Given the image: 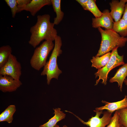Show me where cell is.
Here are the masks:
<instances>
[{
    "label": "cell",
    "mask_w": 127,
    "mask_h": 127,
    "mask_svg": "<svg viewBox=\"0 0 127 127\" xmlns=\"http://www.w3.org/2000/svg\"><path fill=\"white\" fill-rule=\"evenodd\" d=\"M50 16L48 14L38 15L36 24L32 27L30 31L31 33L29 44L35 48L42 41H54L58 35L55 24L50 21Z\"/></svg>",
    "instance_id": "obj_1"
},
{
    "label": "cell",
    "mask_w": 127,
    "mask_h": 127,
    "mask_svg": "<svg viewBox=\"0 0 127 127\" xmlns=\"http://www.w3.org/2000/svg\"><path fill=\"white\" fill-rule=\"evenodd\" d=\"M101 34V40L100 47L95 56H99L109 52L117 47L122 48L127 42V37L121 36L112 29L98 28Z\"/></svg>",
    "instance_id": "obj_2"
},
{
    "label": "cell",
    "mask_w": 127,
    "mask_h": 127,
    "mask_svg": "<svg viewBox=\"0 0 127 127\" xmlns=\"http://www.w3.org/2000/svg\"><path fill=\"white\" fill-rule=\"evenodd\" d=\"M54 41V49L49 60L47 62L40 74L42 76L46 75L47 82L48 85L50 84L52 79H58L59 75L62 72L59 68L57 63V57L62 52L61 49L62 42L61 37L57 35Z\"/></svg>",
    "instance_id": "obj_3"
},
{
    "label": "cell",
    "mask_w": 127,
    "mask_h": 127,
    "mask_svg": "<svg viewBox=\"0 0 127 127\" xmlns=\"http://www.w3.org/2000/svg\"><path fill=\"white\" fill-rule=\"evenodd\" d=\"M53 41L45 40L35 49L30 61L31 66L35 70L39 71L45 65L48 55L54 47Z\"/></svg>",
    "instance_id": "obj_4"
},
{
    "label": "cell",
    "mask_w": 127,
    "mask_h": 127,
    "mask_svg": "<svg viewBox=\"0 0 127 127\" xmlns=\"http://www.w3.org/2000/svg\"><path fill=\"white\" fill-rule=\"evenodd\" d=\"M117 47L113 49L111 52L110 58L106 64L101 68L98 69L95 75V78L99 77L96 80L95 85H97L101 79L102 80V83L105 85L107 84V75L109 72L113 68L120 65L125 64L123 61V56L119 55L118 53Z\"/></svg>",
    "instance_id": "obj_5"
},
{
    "label": "cell",
    "mask_w": 127,
    "mask_h": 127,
    "mask_svg": "<svg viewBox=\"0 0 127 127\" xmlns=\"http://www.w3.org/2000/svg\"><path fill=\"white\" fill-rule=\"evenodd\" d=\"M21 67L16 57L12 53L7 62L0 69V75L10 76L14 79L20 80L22 74Z\"/></svg>",
    "instance_id": "obj_6"
},
{
    "label": "cell",
    "mask_w": 127,
    "mask_h": 127,
    "mask_svg": "<svg viewBox=\"0 0 127 127\" xmlns=\"http://www.w3.org/2000/svg\"><path fill=\"white\" fill-rule=\"evenodd\" d=\"M94 111L96 113L94 117L92 116L87 121L85 122L72 112L65 111L73 114L83 124L89 127H105L108 124L112 117V113L108 111H105L103 113V111L95 110Z\"/></svg>",
    "instance_id": "obj_7"
},
{
    "label": "cell",
    "mask_w": 127,
    "mask_h": 127,
    "mask_svg": "<svg viewBox=\"0 0 127 127\" xmlns=\"http://www.w3.org/2000/svg\"><path fill=\"white\" fill-rule=\"evenodd\" d=\"M102 13L100 17L92 18V27L95 28L102 27L106 29H112L114 22L109 11L108 9H105Z\"/></svg>",
    "instance_id": "obj_8"
},
{
    "label": "cell",
    "mask_w": 127,
    "mask_h": 127,
    "mask_svg": "<svg viewBox=\"0 0 127 127\" xmlns=\"http://www.w3.org/2000/svg\"><path fill=\"white\" fill-rule=\"evenodd\" d=\"M22 84L20 80L9 76L0 75V90L3 92L15 91Z\"/></svg>",
    "instance_id": "obj_9"
},
{
    "label": "cell",
    "mask_w": 127,
    "mask_h": 127,
    "mask_svg": "<svg viewBox=\"0 0 127 127\" xmlns=\"http://www.w3.org/2000/svg\"><path fill=\"white\" fill-rule=\"evenodd\" d=\"M127 0H113L109 4L111 11L110 13L115 22L119 21L123 14Z\"/></svg>",
    "instance_id": "obj_10"
},
{
    "label": "cell",
    "mask_w": 127,
    "mask_h": 127,
    "mask_svg": "<svg viewBox=\"0 0 127 127\" xmlns=\"http://www.w3.org/2000/svg\"><path fill=\"white\" fill-rule=\"evenodd\" d=\"M101 102L105 104V105L96 108L95 110L100 111L106 110L112 113L115 111L127 107V96L125 95L124 98L122 100L117 102L110 103L103 100Z\"/></svg>",
    "instance_id": "obj_11"
},
{
    "label": "cell",
    "mask_w": 127,
    "mask_h": 127,
    "mask_svg": "<svg viewBox=\"0 0 127 127\" xmlns=\"http://www.w3.org/2000/svg\"><path fill=\"white\" fill-rule=\"evenodd\" d=\"M52 5L51 0H32L26 6L25 10L29 12L33 16L44 6Z\"/></svg>",
    "instance_id": "obj_12"
},
{
    "label": "cell",
    "mask_w": 127,
    "mask_h": 127,
    "mask_svg": "<svg viewBox=\"0 0 127 127\" xmlns=\"http://www.w3.org/2000/svg\"><path fill=\"white\" fill-rule=\"evenodd\" d=\"M127 76V63L123 65L117 70L114 76L110 78L109 82L112 83L117 82L118 86L119 87L122 91L123 82Z\"/></svg>",
    "instance_id": "obj_13"
},
{
    "label": "cell",
    "mask_w": 127,
    "mask_h": 127,
    "mask_svg": "<svg viewBox=\"0 0 127 127\" xmlns=\"http://www.w3.org/2000/svg\"><path fill=\"white\" fill-rule=\"evenodd\" d=\"M111 53L109 52L100 57L93 56L91 60L92 63L91 67L99 69L104 66L110 59Z\"/></svg>",
    "instance_id": "obj_14"
},
{
    "label": "cell",
    "mask_w": 127,
    "mask_h": 127,
    "mask_svg": "<svg viewBox=\"0 0 127 127\" xmlns=\"http://www.w3.org/2000/svg\"><path fill=\"white\" fill-rule=\"evenodd\" d=\"M54 116L49 119L47 122L40 125L39 127H54L59 121L64 119L66 115L60 111V108L53 109Z\"/></svg>",
    "instance_id": "obj_15"
},
{
    "label": "cell",
    "mask_w": 127,
    "mask_h": 127,
    "mask_svg": "<svg viewBox=\"0 0 127 127\" xmlns=\"http://www.w3.org/2000/svg\"><path fill=\"white\" fill-rule=\"evenodd\" d=\"M54 11L56 13V16L54 19L53 23L55 25L58 24L63 20L64 13L61 9L60 0H51Z\"/></svg>",
    "instance_id": "obj_16"
},
{
    "label": "cell",
    "mask_w": 127,
    "mask_h": 127,
    "mask_svg": "<svg viewBox=\"0 0 127 127\" xmlns=\"http://www.w3.org/2000/svg\"><path fill=\"white\" fill-rule=\"evenodd\" d=\"M112 29L121 36L126 37L127 36V20L122 18L114 22Z\"/></svg>",
    "instance_id": "obj_17"
},
{
    "label": "cell",
    "mask_w": 127,
    "mask_h": 127,
    "mask_svg": "<svg viewBox=\"0 0 127 127\" xmlns=\"http://www.w3.org/2000/svg\"><path fill=\"white\" fill-rule=\"evenodd\" d=\"M16 110L14 105L9 106L0 114V122L6 121L9 123L12 122L13 115Z\"/></svg>",
    "instance_id": "obj_18"
},
{
    "label": "cell",
    "mask_w": 127,
    "mask_h": 127,
    "mask_svg": "<svg viewBox=\"0 0 127 127\" xmlns=\"http://www.w3.org/2000/svg\"><path fill=\"white\" fill-rule=\"evenodd\" d=\"M12 48L9 45L2 46L0 48V68L7 62L10 54L12 53Z\"/></svg>",
    "instance_id": "obj_19"
},
{
    "label": "cell",
    "mask_w": 127,
    "mask_h": 127,
    "mask_svg": "<svg viewBox=\"0 0 127 127\" xmlns=\"http://www.w3.org/2000/svg\"><path fill=\"white\" fill-rule=\"evenodd\" d=\"M95 0H88L86 10L91 12L95 18L100 16L102 14V12L97 7Z\"/></svg>",
    "instance_id": "obj_20"
},
{
    "label": "cell",
    "mask_w": 127,
    "mask_h": 127,
    "mask_svg": "<svg viewBox=\"0 0 127 127\" xmlns=\"http://www.w3.org/2000/svg\"><path fill=\"white\" fill-rule=\"evenodd\" d=\"M120 125L127 127V107L118 110Z\"/></svg>",
    "instance_id": "obj_21"
},
{
    "label": "cell",
    "mask_w": 127,
    "mask_h": 127,
    "mask_svg": "<svg viewBox=\"0 0 127 127\" xmlns=\"http://www.w3.org/2000/svg\"><path fill=\"white\" fill-rule=\"evenodd\" d=\"M4 1L11 9L12 17L15 18L16 13H18L16 0H5Z\"/></svg>",
    "instance_id": "obj_22"
},
{
    "label": "cell",
    "mask_w": 127,
    "mask_h": 127,
    "mask_svg": "<svg viewBox=\"0 0 127 127\" xmlns=\"http://www.w3.org/2000/svg\"><path fill=\"white\" fill-rule=\"evenodd\" d=\"M118 110L116 111L112 117L110 123L106 127H120Z\"/></svg>",
    "instance_id": "obj_23"
},
{
    "label": "cell",
    "mask_w": 127,
    "mask_h": 127,
    "mask_svg": "<svg viewBox=\"0 0 127 127\" xmlns=\"http://www.w3.org/2000/svg\"><path fill=\"white\" fill-rule=\"evenodd\" d=\"M31 0H16L18 8V13L21 12L24 10L28 4L31 1Z\"/></svg>",
    "instance_id": "obj_24"
},
{
    "label": "cell",
    "mask_w": 127,
    "mask_h": 127,
    "mask_svg": "<svg viewBox=\"0 0 127 127\" xmlns=\"http://www.w3.org/2000/svg\"><path fill=\"white\" fill-rule=\"evenodd\" d=\"M76 1L81 5L84 10H86L88 0H76Z\"/></svg>",
    "instance_id": "obj_25"
},
{
    "label": "cell",
    "mask_w": 127,
    "mask_h": 127,
    "mask_svg": "<svg viewBox=\"0 0 127 127\" xmlns=\"http://www.w3.org/2000/svg\"><path fill=\"white\" fill-rule=\"evenodd\" d=\"M122 18L127 20V2L126 3Z\"/></svg>",
    "instance_id": "obj_26"
},
{
    "label": "cell",
    "mask_w": 127,
    "mask_h": 127,
    "mask_svg": "<svg viewBox=\"0 0 127 127\" xmlns=\"http://www.w3.org/2000/svg\"><path fill=\"white\" fill-rule=\"evenodd\" d=\"M55 127H59V126L58 125L56 124L55 125ZM63 127H67V126H66V125H64V126H63Z\"/></svg>",
    "instance_id": "obj_27"
},
{
    "label": "cell",
    "mask_w": 127,
    "mask_h": 127,
    "mask_svg": "<svg viewBox=\"0 0 127 127\" xmlns=\"http://www.w3.org/2000/svg\"><path fill=\"white\" fill-rule=\"evenodd\" d=\"M124 82L125 84L126 85H127V79L126 78L125 79Z\"/></svg>",
    "instance_id": "obj_28"
},
{
    "label": "cell",
    "mask_w": 127,
    "mask_h": 127,
    "mask_svg": "<svg viewBox=\"0 0 127 127\" xmlns=\"http://www.w3.org/2000/svg\"><path fill=\"white\" fill-rule=\"evenodd\" d=\"M120 127H125L123 126L122 125H120Z\"/></svg>",
    "instance_id": "obj_29"
}]
</instances>
